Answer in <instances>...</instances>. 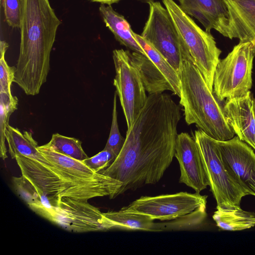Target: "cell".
<instances>
[{"label": "cell", "instance_id": "obj_9", "mask_svg": "<svg viewBox=\"0 0 255 255\" xmlns=\"http://www.w3.org/2000/svg\"><path fill=\"white\" fill-rule=\"evenodd\" d=\"M194 138L201 152L217 208H240L242 197L247 194L228 173L222 161L216 139L200 129L195 131Z\"/></svg>", "mask_w": 255, "mask_h": 255}, {"label": "cell", "instance_id": "obj_6", "mask_svg": "<svg viewBox=\"0 0 255 255\" xmlns=\"http://www.w3.org/2000/svg\"><path fill=\"white\" fill-rule=\"evenodd\" d=\"M255 56L250 42H239L220 60L213 84V93L219 101L242 98L250 91Z\"/></svg>", "mask_w": 255, "mask_h": 255}, {"label": "cell", "instance_id": "obj_14", "mask_svg": "<svg viewBox=\"0 0 255 255\" xmlns=\"http://www.w3.org/2000/svg\"><path fill=\"white\" fill-rule=\"evenodd\" d=\"M174 156L179 164L180 183L186 184L198 193L209 186L198 145L188 133L177 134Z\"/></svg>", "mask_w": 255, "mask_h": 255}, {"label": "cell", "instance_id": "obj_10", "mask_svg": "<svg viewBox=\"0 0 255 255\" xmlns=\"http://www.w3.org/2000/svg\"><path fill=\"white\" fill-rule=\"evenodd\" d=\"M116 75L113 84L119 98L128 129L144 106L147 96L139 71L133 63L131 53L123 49L113 51Z\"/></svg>", "mask_w": 255, "mask_h": 255}, {"label": "cell", "instance_id": "obj_29", "mask_svg": "<svg viewBox=\"0 0 255 255\" xmlns=\"http://www.w3.org/2000/svg\"><path fill=\"white\" fill-rule=\"evenodd\" d=\"M117 156L110 150L104 149L95 155L88 157L82 162L94 171L99 173L108 168Z\"/></svg>", "mask_w": 255, "mask_h": 255}, {"label": "cell", "instance_id": "obj_30", "mask_svg": "<svg viewBox=\"0 0 255 255\" xmlns=\"http://www.w3.org/2000/svg\"><path fill=\"white\" fill-rule=\"evenodd\" d=\"M2 6L5 19L7 24L12 28H19L21 15L22 0H3Z\"/></svg>", "mask_w": 255, "mask_h": 255}, {"label": "cell", "instance_id": "obj_24", "mask_svg": "<svg viewBox=\"0 0 255 255\" xmlns=\"http://www.w3.org/2000/svg\"><path fill=\"white\" fill-rule=\"evenodd\" d=\"M206 208V206H201L170 222L156 223L157 232L196 229L203 224L207 217Z\"/></svg>", "mask_w": 255, "mask_h": 255}, {"label": "cell", "instance_id": "obj_22", "mask_svg": "<svg viewBox=\"0 0 255 255\" xmlns=\"http://www.w3.org/2000/svg\"><path fill=\"white\" fill-rule=\"evenodd\" d=\"M108 219L116 224L119 229L157 232L156 223L150 216L126 210L103 213Z\"/></svg>", "mask_w": 255, "mask_h": 255}, {"label": "cell", "instance_id": "obj_13", "mask_svg": "<svg viewBox=\"0 0 255 255\" xmlns=\"http://www.w3.org/2000/svg\"><path fill=\"white\" fill-rule=\"evenodd\" d=\"M216 140L221 159L233 181L248 195L255 196V153L238 136Z\"/></svg>", "mask_w": 255, "mask_h": 255}, {"label": "cell", "instance_id": "obj_25", "mask_svg": "<svg viewBox=\"0 0 255 255\" xmlns=\"http://www.w3.org/2000/svg\"><path fill=\"white\" fill-rule=\"evenodd\" d=\"M17 104L16 97L0 92V153L3 160L7 158V150L5 143V130L8 125L9 117L17 109Z\"/></svg>", "mask_w": 255, "mask_h": 255}, {"label": "cell", "instance_id": "obj_2", "mask_svg": "<svg viewBox=\"0 0 255 255\" xmlns=\"http://www.w3.org/2000/svg\"><path fill=\"white\" fill-rule=\"evenodd\" d=\"M21 0L20 49L14 82L26 95L34 96L46 81L61 21L49 0Z\"/></svg>", "mask_w": 255, "mask_h": 255}, {"label": "cell", "instance_id": "obj_27", "mask_svg": "<svg viewBox=\"0 0 255 255\" xmlns=\"http://www.w3.org/2000/svg\"><path fill=\"white\" fill-rule=\"evenodd\" d=\"M117 93L115 92L113 100L112 121L109 138L104 149L110 150L117 157L120 154L125 142L121 134L118 122L117 108Z\"/></svg>", "mask_w": 255, "mask_h": 255}, {"label": "cell", "instance_id": "obj_31", "mask_svg": "<svg viewBox=\"0 0 255 255\" xmlns=\"http://www.w3.org/2000/svg\"><path fill=\"white\" fill-rule=\"evenodd\" d=\"M93 2H100L101 4H107L108 5H111L114 3H117L121 0H91Z\"/></svg>", "mask_w": 255, "mask_h": 255}, {"label": "cell", "instance_id": "obj_8", "mask_svg": "<svg viewBox=\"0 0 255 255\" xmlns=\"http://www.w3.org/2000/svg\"><path fill=\"white\" fill-rule=\"evenodd\" d=\"M32 211L69 232L82 233L119 229L99 208L88 201L63 198L55 206L39 207Z\"/></svg>", "mask_w": 255, "mask_h": 255}, {"label": "cell", "instance_id": "obj_21", "mask_svg": "<svg viewBox=\"0 0 255 255\" xmlns=\"http://www.w3.org/2000/svg\"><path fill=\"white\" fill-rule=\"evenodd\" d=\"M213 218L217 226L225 231H241L255 226V214L246 211L241 207L229 209L216 208Z\"/></svg>", "mask_w": 255, "mask_h": 255}, {"label": "cell", "instance_id": "obj_17", "mask_svg": "<svg viewBox=\"0 0 255 255\" xmlns=\"http://www.w3.org/2000/svg\"><path fill=\"white\" fill-rule=\"evenodd\" d=\"M37 149L56 168L69 175L77 183L98 185H116L122 183L111 177L96 172L82 161L56 152L45 144L38 146Z\"/></svg>", "mask_w": 255, "mask_h": 255}, {"label": "cell", "instance_id": "obj_16", "mask_svg": "<svg viewBox=\"0 0 255 255\" xmlns=\"http://www.w3.org/2000/svg\"><path fill=\"white\" fill-rule=\"evenodd\" d=\"M223 109L237 136L255 150V112L251 91L244 97L227 100Z\"/></svg>", "mask_w": 255, "mask_h": 255}, {"label": "cell", "instance_id": "obj_1", "mask_svg": "<svg viewBox=\"0 0 255 255\" xmlns=\"http://www.w3.org/2000/svg\"><path fill=\"white\" fill-rule=\"evenodd\" d=\"M180 107L167 94H149L119 155L99 173L121 181L117 196L157 183L175 155Z\"/></svg>", "mask_w": 255, "mask_h": 255}, {"label": "cell", "instance_id": "obj_19", "mask_svg": "<svg viewBox=\"0 0 255 255\" xmlns=\"http://www.w3.org/2000/svg\"><path fill=\"white\" fill-rule=\"evenodd\" d=\"M99 11L106 26L121 45L133 52L146 55L135 38L130 24L123 15L116 12L111 5L101 4Z\"/></svg>", "mask_w": 255, "mask_h": 255}, {"label": "cell", "instance_id": "obj_4", "mask_svg": "<svg viewBox=\"0 0 255 255\" xmlns=\"http://www.w3.org/2000/svg\"><path fill=\"white\" fill-rule=\"evenodd\" d=\"M15 159L22 175L41 195L47 198L51 206H56L63 198L87 202L98 197L108 196L111 199L115 198V193L110 190L69 181L52 167L35 160L22 155L16 156Z\"/></svg>", "mask_w": 255, "mask_h": 255}, {"label": "cell", "instance_id": "obj_7", "mask_svg": "<svg viewBox=\"0 0 255 255\" xmlns=\"http://www.w3.org/2000/svg\"><path fill=\"white\" fill-rule=\"evenodd\" d=\"M149 5V15L141 35L179 74L183 61H193L189 50L167 9L159 1H153Z\"/></svg>", "mask_w": 255, "mask_h": 255}, {"label": "cell", "instance_id": "obj_20", "mask_svg": "<svg viewBox=\"0 0 255 255\" xmlns=\"http://www.w3.org/2000/svg\"><path fill=\"white\" fill-rule=\"evenodd\" d=\"M5 138L8 151L12 159L22 155L35 160L46 166H54L39 151L37 143L30 132L24 131L21 132L18 128L8 125L5 130Z\"/></svg>", "mask_w": 255, "mask_h": 255}, {"label": "cell", "instance_id": "obj_11", "mask_svg": "<svg viewBox=\"0 0 255 255\" xmlns=\"http://www.w3.org/2000/svg\"><path fill=\"white\" fill-rule=\"evenodd\" d=\"M134 36L146 55L132 52L131 59L138 69L145 90L149 94L169 90L180 96L179 73L167 60L141 35Z\"/></svg>", "mask_w": 255, "mask_h": 255}, {"label": "cell", "instance_id": "obj_23", "mask_svg": "<svg viewBox=\"0 0 255 255\" xmlns=\"http://www.w3.org/2000/svg\"><path fill=\"white\" fill-rule=\"evenodd\" d=\"M53 150L79 161H83L88 158L79 139L54 133L50 141L45 144Z\"/></svg>", "mask_w": 255, "mask_h": 255}, {"label": "cell", "instance_id": "obj_18", "mask_svg": "<svg viewBox=\"0 0 255 255\" xmlns=\"http://www.w3.org/2000/svg\"><path fill=\"white\" fill-rule=\"evenodd\" d=\"M228 9L230 38L250 42L255 55V0H225Z\"/></svg>", "mask_w": 255, "mask_h": 255}, {"label": "cell", "instance_id": "obj_5", "mask_svg": "<svg viewBox=\"0 0 255 255\" xmlns=\"http://www.w3.org/2000/svg\"><path fill=\"white\" fill-rule=\"evenodd\" d=\"M176 28L188 47L193 63L213 91L214 75L221 50L210 32L203 30L173 0H162Z\"/></svg>", "mask_w": 255, "mask_h": 255}, {"label": "cell", "instance_id": "obj_32", "mask_svg": "<svg viewBox=\"0 0 255 255\" xmlns=\"http://www.w3.org/2000/svg\"><path fill=\"white\" fill-rule=\"evenodd\" d=\"M253 101H254V110H255V98H253Z\"/></svg>", "mask_w": 255, "mask_h": 255}, {"label": "cell", "instance_id": "obj_15", "mask_svg": "<svg viewBox=\"0 0 255 255\" xmlns=\"http://www.w3.org/2000/svg\"><path fill=\"white\" fill-rule=\"evenodd\" d=\"M187 14L197 19L210 32L214 29L230 38L228 9L225 0H178Z\"/></svg>", "mask_w": 255, "mask_h": 255}, {"label": "cell", "instance_id": "obj_26", "mask_svg": "<svg viewBox=\"0 0 255 255\" xmlns=\"http://www.w3.org/2000/svg\"><path fill=\"white\" fill-rule=\"evenodd\" d=\"M12 184L17 194L31 209L42 204L43 197L22 175L20 177H13Z\"/></svg>", "mask_w": 255, "mask_h": 255}, {"label": "cell", "instance_id": "obj_28", "mask_svg": "<svg viewBox=\"0 0 255 255\" xmlns=\"http://www.w3.org/2000/svg\"><path fill=\"white\" fill-rule=\"evenodd\" d=\"M8 44L4 41L0 43V92H3L9 96L11 93V85L14 82L16 67L8 65L5 60V53L8 47Z\"/></svg>", "mask_w": 255, "mask_h": 255}, {"label": "cell", "instance_id": "obj_12", "mask_svg": "<svg viewBox=\"0 0 255 255\" xmlns=\"http://www.w3.org/2000/svg\"><path fill=\"white\" fill-rule=\"evenodd\" d=\"M207 196L200 193L181 192L156 196H142L128 206L126 210L143 214L154 220H173L206 206Z\"/></svg>", "mask_w": 255, "mask_h": 255}, {"label": "cell", "instance_id": "obj_3", "mask_svg": "<svg viewBox=\"0 0 255 255\" xmlns=\"http://www.w3.org/2000/svg\"><path fill=\"white\" fill-rule=\"evenodd\" d=\"M179 76L180 104L187 125L195 124L199 129L217 140L234 137L235 133L227 121L223 106L193 61H183Z\"/></svg>", "mask_w": 255, "mask_h": 255}]
</instances>
